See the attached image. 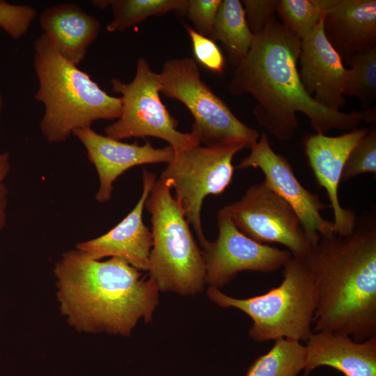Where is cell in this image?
<instances>
[{
  "instance_id": "1",
  "label": "cell",
  "mask_w": 376,
  "mask_h": 376,
  "mask_svg": "<svg viewBox=\"0 0 376 376\" xmlns=\"http://www.w3.org/2000/svg\"><path fill=\"white\" fill-rule=\"evenodd\" d=\"M301 45L273 16L235 68L230 93L251 95L256 101L253 111L257 123L281 141L290 140L297 130V112L307 116L321 134L331 130L347 132L364 121H375L373 109L343 113L320 105L307 93L297 68Z\"/></svg>"
},
{
  "instance_id": "2",
  "label": "cell",
  "mask_w": 376,
  "mask_h": 376,
  "mask_svg": "<svg viewBox=\"0 0 376 376\" xmlns=\"http://www.w3.org/2000/svg\"><path fill=\"white\" fill-rule=\"evenodd\" d=\"M313 280L312 332L361 342L376 336V211H364L351 233L320 236L301 258Z\"/></svg>"
},
{
  "instance_id": "3",
  "label": "cell",
  "mask_w": 376,
  "mask_h": 376,
  "mask_svg": "<svg viewBox=\"0 0 376 376\" xmlns=\"http://www.w3.org/2000/svg\"><path fill=\"white\" fill-rule=\"evenodd\" d=\"M54 274L60 311L79 331L130 336L140 320L152 321L159 302L155 281L118 258L102 261L72 249Z\"/></svg>"
},
{
  "instance_id": "4",
  "label": "cell",
  "mask_w": 376,
  "mask_h": 376,
  "mask_svg": "<svg viewBox=\"0 0 376 376\" xmlns=\"http://www.w3.org/2000/svg\"><path fill=\"white\" fill-rule=\"evenodd\" d=\"M38 80L35 100L45 106L40 130L52 143L66 141L75 130L98 120L118 119L122 100L109 95L77 65L63 57L42 33L33 45Z\"/></svg>"
},
{
  "instance_id": "5",
  "label": "cell",
  "mask_w": 376,
  "mask_h": 376,
  "mask_svg": "<svg viewBox=\"0 0 376 376\" xmlns=\"http://www.w3.org/2000/svg\"><path fill=\"white\" fill-rule=\"evenodd\" d=\"M283 267L281 283L265 294L238 299L209 287L207 297L221 307L248 315L253 322L249 335L256 342L281 338L306 342L313 333L316 307L313 282L301 258L292 256Z\"/></svg>"
},
{
  "instance_id": "6",
  "label": "cell",
  "mask_w": 376,
  "mask_h": 376,
  "mask_svg": "<svg viewBox=\"0 0 376 376\" xmlns=\"http://www.w3.org/2000/svg\"><path fill=\"white\" fill-rule=\"evenodd\" d=\"M145 206L152 224L150 278L159 291L185 296L201 292L205 283L202 252L178 201L164 181L155 182Z\"/></svg>"
},
{
  "instance_id": "7",
  "label": "cell",
  "mask_w": 376,
  "mask_h": 376,
  "mask_svg": "<svg viewBox=\"0 0 376 376\" xmlns=\"http://www.w3.org/2000/svg\"><path fill=\"white\" fill-rule=\"evenodd\" d=\"M160 93L181 102L194 118L191 134L207 147L240 143L250 148L258 141L257 130L243 123L202 80L190 57L171 58L163 66Z\"/></svg>"
},
{
  "instance_id": "8",
  "label": "cell",
  "mask_w": 376,
  "mask_h": 376,
  "mask_svg": "<svg viewBox=\"0 0 376 376\" xmlns=\"http://www.w3.org/2000/svg\"><path fill=\"white\" fill-rule=\"evenodd\" d=\"M112 91L121 94L118 119L104 129L106 136L116 140L146 136L162 139L175 153L200 144L191 133L178 131V121L161 100L159 73L152 70L145 58L137 60L136 73L128 84L113 78Z\"/></svg>"
},
{
  "instance_id": "9",
  "label": "cell",
  "mask_w": 376,
  "mask_h": 376,
  "mask_svg": "<svg viewBox=\"0 0 376 376\" xmlns=\"http://www.w3.org/2000/svg\"><path fill=\"white\" fill-rule=\"evenodd\" d=\"M244 148L240 143L218 147L198 144L175 152L161 174L160 180L175 190V198L201 247L208 241L201 224L203 201L208 195L221 194L229 185L234 173L233 159Z\"/></svg>"
},
{
  "instance_id": "10",
  "label": "cell",
  "mask_w": 376,
  "mask_h": 376,
  "mask_svg": "<svg viewBox=\"0 0 376 376\" xmlns=\"http://www.w3.org/2000/svg\"><path fill=\"white\" fill-rule=\"evenodd\" d=\"M224 207L236 228L258 243L281 244L299 258L311 249L296 212L265 181Z\"/></svg>"
},
{
  "instance_id": "11",
  "label": "cell",
  "mask_w": 376,
  "mask_h": 376,
  "mask_svg": "<svg viewBox=\"0 0 376 376\" xmlns=\"http://www.w3.org/2000/svg\"><path fill=\"white\" fill-rule=\"evenodd\" d=\"M218 236L202 246L205 263V283L219 288L243 271L270 273L277 271L292 256L258 243L242 233L223 207L217 214Z\"/></svg>"
},
{
  "instance_id": "12",
  "label": "cell",
  "mask_w": 376,
  "mask_h": 376,
  "mask_svg": "<svg viewBox=\"0 0 376 376\" xmlns=\"http://www.w3.org/2000/svg\"><path fill=\"white\" fill-rule=\"evenodd\" d=\"M250 149V154L236 168H258L263 172L264 181L297 214L311 246L317 244L320 236L336 234L333 221L324 219L320 213L327 205L320 201L317 194L311 192L301 184L288 159L273 150L265 133L260 136Z\"/></svg>"
},
{
  "instance_id": "13",
  "label": "cell",
  "mask_w": 376,
  "mask_h": 376,
  "mask_svg": "<svg viewBox=\"0 0 376 376\" xmlns=\"http://www.w3.org/2000/svg\"><path fill=\"white\" fill-rule=\"evenodd\" d=\"M84 146L88 160L95 168L99 189L95 198L100 203L111 198L113 185L128 169L146 164L169 163L175 151L171 146L155 148L147 141L126 143L97 133L91 127L77 129L72 133Z\"/></svg>"
},
{
  "instance_id": "14",
  "label": "cell",
  "mask_w": 376,
  "mask_h": 376,
  "mask_svg": "<svg viewBox=\"0 0 376 376\" xmlns=\"http://www.w3.org/2000/svg\"><path fill=\"white\" fill-rule=\"evenodd\" d=\"M368 129H355L336 136L315 134L304 141L308 162L317 182L326 189L333 209L336 233L345 236L352 232L357 217L354 212L343 208L339 202L338 189L347 158Z\"/></svg>"
},
{
  "instance_id": "15",
  "label": "cell",
  "mask_w": 376,
  "mask_h": 376,
  "mask_svg": "<svg viewBox=\"0 0 376 376\" xmlns=\"http://www.w3.org/2000/svg\"><path fill=\"white\" fill-rule=\"evenodd\" d=\"M301 42L298 71L306 91L320 105L340 111L346 104L347 69L324 35L323 17Z\"/></svg>"
},
{
  "instance_id": "16",
  "label": "cell",
  "mask_w": 376,
  "mask_h": 376,
  "mask_svg": "<svg viewBox=\"0 0 376 376\" xmlns=\"http://www.w3.org/2000/svg\"><path fill=\"white\" fill-rule=\"evenodd\" d=\"M155 179L156 175L144 168L143 191L132 210L107 233L77 243L76 249L95 260L118 258L139 271H148L152 235L144 224L142 214Z\"/></svg>"
},
{
  "instance_id": "17",
  "label": "cell",
  "mask_w": 376,
  "mask_h": 376,
  "mask_svg": "<svg viewBox=\"0 0 376 376\" xmlns=\"http://www.w3.org/2000/svg\"><path fill=\"white\" fill-rule=\"evenodd\" d=\"M324 35L344 64L376 47V1L335 0L323 16Z\"/></svg>"
},
{
  "instance_id": "18",
  "label": "cell",
  "mask_w": 376,
  "mask_h": 376,
  "mask_svg": "<svg viewBox=\"0 0 376 376\" xmlns=\"http://www.w3.org/2000/svg\"><path fill=\"white\" fill-rule=\"evenodd\" d=\"M306 343L304 376L320 366L345 376H376V336L358 342L346 334L320 331L313 332Z\"/></svg>"
},
{
  "instance_id": "19",
  "label": "cell",
  "mask_w": 376,
  "mask_h": 376,
  "mask_svg": "<svg viewBox=\"0 0 376 376\" xmlns=\"http://www.w3.org/2000/svg\"><path fill=\"white\" fill-rule=\"evenodd\" d=\"M40 24L58 53L77 66L85 58L100 29L97 18L72 3L45 8L40 14Z\"/></svg>"
},
{
  "instance_id": "20",
  "label": "cell",
  "mask_w": 376,
  "mask_h": 376,
  "mask_svg": "<svg viewBox=\"0 0 376 376\" xmlns=\"http://www.w3.org/2000/svg\"><path fill=\"white\" fill-rule=\"evenodd\" d=\"M210 38L221 42L232 66L236 68L246 57L255 36L247 25L241 1H221Z\"/></svg>"
},
{
  "instance_id": "21",
  "label": "cell",
  "mask_w": 376,
  "mask_h": 376,
  "mask_svg": "<svg viewBox=\"0 0 376 376\" xmlns=\"http://www.w3.org/2000/svg\"><path fill=\"white\" fill-rule=\"evenodd\" d=\"M95 7L110 6L113 19L106 28L109 32H123L148 17L160 16L175 11L186 16L188 0H99L93 1Z\"/></svg>"
},
{
  "instance_id": "22",
  "label": "cell",
  "mask_w": 376,
  "mask_h": 376,
  "mask_svg": "<svg viewBox=\"0 0 376 376\" xmlns=\"http://www.w3.org/2000/svg\"><path fill=\"white\" fill-rule=\"evenodd\" d=\"M306 360V346L300 341L278 338L267 353L254 361L246 376H298Z\"/></svg>"
},
{
  "instance_id": "23",
  "label": "cell",
  "mask_w": 376,
  "mask_h": 376,
  "mask_svg": "<svg viewBox=\"0 0 376 376\" xmlns=\"http://www.w3.org/2000/svg\"><path fill=\"white\" fill-rule=\"evenodd\" d=\"M334 2L335 0H279L276 12L283 27L301 41Z\"/></svg>"
},
{
  "instance_id": "24",
  "label": "cell",
  "mask_w": 376,
  "mask_h": 376,
  "mask_svg": "<svg viewBox=\"0 0 376 376\" xmlns=\"http://www.w3.org/2000/svg\"><path fill=\"white\" fill-rule=\"evenodd\" d=\"M348 65L344 95L357 97L367 108L376 100V47L354 55Z\"/></svg>"
},
{
  "instance_id": "25",
  "label": "cell",
  "mask_w": 376,
  "mask_h": 376,
  "mask_svg": "<svg viewBox=\"0 0 376 376\" xmlns=\"http://www.w3.org/2000/svg\"><path fill=\"white\" fill-rule=\"evenodd\" d=\"M365 173H376V130L362 136L349 154L345 163L340 182Z\"/></svg>"
},
{
  "instance_id": "26",
  "label": "cell",
  "mask_w": 376,
  "mask_h": 376,
  "mask_svg": "<svg viewBox=\"0 0 376 376\" xmlns=\"http://www.w3.org/2000/svg\"><path fill=\"white\" fill-rule=\"evenodd\" d=\"M37 14L30 6L0 1V28L13 39L19 40L27 33Z\"/></svg>"
},
{
  "instance_id": "27",
  "label": "cell",
  "mask_w": 376,
  "mask_h": 376,
  "mask_svg": "<svg viewBox=\"0 0 376 376\" xmlns=\"http://www.w3.org/2000/svg\"><path fill=\"white\" fill-rule=\"evenodd\" d=\"M191 40L193 52L196 61L210 72L221 75L225 68L224 56L216 42L204 36L192 27L185 25Z\"/></svg>"
},
{
  "instance_id": "28",
  "label": "cell",
  "mask_w": 376,
  "mask_h": 376,
  "mask_svg": "<svg viewBox=\"0 0 376 376\" xmlns=\"http://www.w3.org/2000/svg\"><path fill=\"white\" fill-rule=\"evenodd\" d=\"M222 0H188L186 16L198 33L210 38Z\"/></svg>"
},
{
  "instance_id": "29",
  "label": "cell",
  "mask_w": 376,
  "mask_h": 376,
  "mask_svg": "<svg viewBox=\"0 0 376 376\" xmlns=\"http://www.w3.org/2000/svg\"><path fill=\"white\" fill-rule=\"evenodd\" d=\"M251 32L256 36L265 28L274 16L279 0H242L241 1Z\"/></svg>"
},
{
  "instance_id": "30",
  "label": "cell",
  "mask_w": 376,
  "mask_h": 376,
  "mask_svg": "<svg viewBox=\"0 0 376 376\" xmlns=\"http://www.w3.org/2000/svg\"><path fill=\"white\" fill-rule=\"evenodd\" d=\"M8 190L3 183L0 184V233L3 230L6 219Z\"/></svg>"
},
{
  "instance_id": "31",
  "label": "cell",
  "mask_w": 376,
  "mask_h": 376,
  "mask_svg": "<svg viewBox=\"0 0 376 376\" xmlns=\"http://www.w3.org/2000/svg\"><path fill=\"white\" fill-rule=\"evenodd\" d=\"M10 169V155L8 152H0V184L8 174Z\"/></svg>"
},
{
  "instance_id": "32",
  "label": "cell",
  "mask_w": 376,
  "mask_h": 376,
  "mask_svg": "<svg viewBox=\"0 0 376 376\" xmlns=\"http://www.w3.org/2000/svg\"><path fill=\"white\" fill-rule=\"evenodd\" d=\"M3 104H4L3 97L1 89H0V118H1L2 111L3 109Z\"/></svg>"
}]
</instances>
